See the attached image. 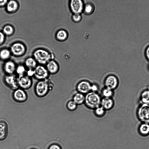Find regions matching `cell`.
<instances>
[{"mask_svg": "<svg viewBox=\"0 0 149 149\" xmlns=\"http://www.w3.org/2000/svg\"><path fill=\"white\" fill-rule=\"evenodd\" d=\"M91 85L88 81H83L78 84L77 89L79 93H88L91 90Z\"/></svg>", "mask_w": 149, "mask_h": 149, "instance_id": "8fae6325", "label": "cell"}, {"mask_svg": "<svg viewBox=\"0 0 149 149\" xmlns=\"http://www.w3.org/2000/svg\"><path fill=\"white\" fill-rule=\"evenodd\" d=\"M36 60L40 63L45 64L49 62L53 58L52 54H49L48 52L42 49L36 50L34 54Z\"/></svg>", "mask_w": 149, "mask_h": 149, "instance_id": "277c9868", "label": "cell"}, {"mask_svg": "<svg viewBox=\"0 0 149 149\" xmlns=\"http://www.w3.org/2000/svg\"><path fill=\"white\" fill-rule=\"evenodd\" d=\"M16 68L15 64L11 61L7 62L4 67V70L7 74H14L15 72Z\"/></svg>", "mask_w": 149, "mask_h": 149, "instance_id": "5bb4252c", "label": "cell"}, {"mask_svg": "<svg viewBox=\"0 0 149 149\" xmlns=\"http://www.w3.org/2000/svg\"><path fill=\"white\" fill-rule=\"evenodd\" d=\"M93 7L90 4H87L85 6V11L87 13H90L92 11Z\"/></svg>", "mask_w": 149, "mask_h": 149, "instance_id": "f546056e", "label": "cell"}, {"mask_svg": "<svg viewBox=\"0 0 149 149\" xmlns=\"http://www.w3.org/2000/svg\"><path fill=\"white\" fill-rule=\"evenodd\" d=\"M136 114L141 121L149 124V104H141L137 109Z\"/></svg>", "mask_w": 149, "mask_h": 149, "instance_id": "3957f363", "label": "cell"}, {"mask_svg": "<svg viewBox=\"0 0 149 149\" xmlns=\"http://www.w3.org/2000/svg\"><path fill=\"white\" fill-rule=\"evenodd\" d=\"M13 97L15 101L19 102H24L27 99L26 93L24 89L21 88H18L14 91Z\"/></svg>", "mask_w": 149, "mask_h": 149, "instance_id": "ba28073f", "label": "cell"}, {"mask_svg": "<svg viewBox=\"0 0 149 149\" xmlns=\"http://www.w3.org/2000/svg\"><path fill=\"white\" fill-rule=\"evenodd\" d=\"M7 1L5 0H0V6H3L7 2Z\"/></svg>", "mask_w": 149, "mask_h": 149, "instance_id": "d590c367", "label": "cell"}, {"mask_svg": "<svg viewBox=\"0 0 149 149\" xmlns=\"http://www.w3.org/2000/svg\"><path fill=\"white\" fill-rule=\"evenodd\" d=\"M54 86L52 80L49 77L40 80L36 84L35 92L38 97H42L46 95L49 92L52 90Z\"/></svg>", "mask_w": 149, "mask_h": 149, "instance_id": "6da1fadb", "label": "cell"}, {"mask_svg": "<svg viewBox=\"0 0 149 149\" xmlns=\"http://www.w3.org/2000/svg\"><path fill=\"white\" fill-rule=\"evenodd\" d=\"M26 73L27 75L31 77L34 76V70L29 69V70L26 72Z\"/></svg>", "mask_w": 149, "mask_h": 149, "instance_id": "1f68e13d", "label": "cell"}, {"mask_svg": "<svg viewBox=\"0 0 149 149\" xmlns=\"http://www.w3.org/2000/svg\"><path fill=\"white\" fill-rule=\"evenodd\" d=\"M15 72L18 75V77H19L25 74L26 72V69L22 65H19L16 68Z\"/></svg>", "mask_w": 149, "mask_h": 149, "instance_id": "7402d4cb", "label": "cell"}, {"mask_svg": "<svg viewBox=\"0 0 149 149\" xmlns=\"http://www.w3.org/2000/svg\"><path fill=\"white\" fill-rule=\"evenodd\" d=\"M25 48L22 44L17 43L14 44L11 47L12 52L16 55H20L24 52Z\"/></svg>", "mask_w": 149, "mask_h": 149, "instance_id": "4fadbf2b", "label": "cell"}, {"mask_svg": "<svg viewBox=\"0 0 149 149\" xmlns=\"http://www.w3.org/2000/svg\"><path fill=\"white\" fill-rule=\"evenodd\" d=\"M77 104L73 101L71 100L67 103V106L68 109L70 110H74L76 109Z\"/></svg>", "mask_w": 149, "mask_h": 149, "instance_id": "4316f807", "label": "cell"}, {"mask_svg": "<svg viewBox=\"0 0 149 149\" xmlns=\"http://www.w3.org/2000/svg\"><path fill=\"white\" fill-rule=\"evenodd\" d=\"M85 101L86 105L92 109H96L99 107L101 103L100 98L95 92L88 93L85 97Z\"/></svg>", "mask_w": 149, "mask_h": 149, "instance_id": "7a4b0ae2", "label": "cell"}, {"mask_svg": "<svg viewBox=\"0 0 149 149\" xmlns=\"http://www.w3.org/2000/svg\"><path fill=\"white\" fill-rule=\"evenodd\" d=\"M13 28L10 25H7L5 26L3 29L4 33L7 35L11 34L13 33Z\"/></svg>", "mask_w": 149, "mask_h": 149, "instance_id": "484cf974", "label": "cell"}, {"mask_svg": "<svg viewBox=\"0 0 149 149\" xmlns=\"http://www.w3.org/2000/svg\"><path fill=\"white\" fill-rule=\"evenodd\" d=\"M18 4L15 1H10L7 4V9L8 11L12 12L15 11L17 8Z\"/></svg>", "mask_w": 149, "mask_h": 149, "instance_id": "44dd1931", "label": "cell"}, {"mask_svg": "<svg viewBox=\"0 0 149 149\" xmlns=\"http://www.w3.org/2000/svg\"><path fill=\"white\" fill-rule=\"evenodd\" d=\"M56 36L58 39L63 40H65L67 38V34L65 31L61 30L57 33Z\"/></svg>", "mask_w": 149, "mask_h": 149, "instance_id": "603a6c76", "label": "cell"}, {"mask_svg": "<svg viewBox=\"0 0 149 149\" xmlns=\"http://www.w3.org/2000/svg\"><path fill=\"white\" fill-rule=\"evenodd\" d=\"M146 57L149 60V46L147 48L146 50Z\"/></svg>", "mask_w": 149, "mask_h": 149, "instance_id": "e575fe53", "label": "cell"}, {"mask_svg": "<svg viewBox=\"0 0 149 149\" xmlns=\"http://www.w3.org/2000/svg\"><path fill=\"white\" fill-rule=\"evenodd\" d=\"M105 112V109L102 107H98L95 109V114L98 116H103Z\"/></svg>", "mask_w": 149, "mask_h": 149, "instance_id": "83f0119b", "label": "cell"}, {"mask_svg": "<svg viewBox=\"0 0 149 149\" xmlns=\"http://www.w3.org/2000/svg\"><path fill=\"white\" fill-rule=\"evenodd\" d=\"M105 84L106 88L113 90L117 87L118 84V79L114 75H109L106 78Z\"/></svg>", "mask_w": 149, "mask_h": 149, "instance_id": "9c48e42d", "label": "cell"}, {"mask_svg": "<svg viewBox=\"0 0 149 149\" xmlns=\"http://www.w3.org/2000/svg\"><path fill=\"white\" fill-rule=\"evenodd\" d=\"M98 87L97 85L93 84L91 86V90L93 91V92H95L97 91Z\"/></svg>", "mask_w": 149, "mask_h": 149, "instance_id": "d6a6232c", "label": "cell"}, {"mask_svg": "<svg viewBox=\"0 0 149 149\" xmlns=\"http://www.w3.org/2000/svg\"><path fill=\"white\" fill-rule=\"evenodd\" d=\"M25 64L29 69L34 70L37 66L36 61L31 58L27 59L25 61Z\"/></svg>", "mask_w": 149, "mask_h": 149, "instance_id": "ffe728a7", "label": "cell"}, {"mask_svg": "<svg viewBox=\"0 0 149 149\" xmlns=\"http://www.w3.org/2000/svg\"><path fill=\"white\" fill-rule=\"evenodd\" d=\"M48 149H61V148L59 145L53 144L49 146Z\"/></svg>", "mask_w": 149, "mask_h": 149, "instance_id": "4dcf8cb0", "label": "cell"}, {"mask_svg": "<svg viewBox=\"0 0 149 149\" xmlns=\"http://www.w3.org/2000/svg\"><path fill=\"white\" fill-rule=\"evenodd\" d=\"M4 36L3 34L0 32V44L2 43L4 40Z\"/></svg>", "mask_w": 149, "mask_h": 149, "instance_id": "836d02e7", "label": "cell"}, {"mask_svg": "<svg viewBox=\"0 0 149 149\" xmlns=\"http://www.w3.org/2000/svg\"><path fill=\"white\" fill-rule=\"evenodd\" d=\"M139 132L142 136H146L149 134V124L143 123L139 127Z\"/></svg>", "mask_w": 149, "mask_h": 149, "instance_id": "ac0fdd59", "label": "cell"}, {"mask_svg": "<svg viewBox=\"0 0 149 149\" xmlns=\"http://www.w3.org/2000/svg\"><path fill=\"white\" fill-rule=\"evenodd\" d=\"M47 69L49 73L54 74L57 72L59 70V67L55 61L51 60L47 63Z\"/></svg>", "mask_w": 149, "mask_h": 149, "instance_id": "9a60e30c", "label": "cell"}, {"mask_svg": "<svg viewBox=\"0 0 149 149\" xmlns=\"http://www.w3.org/2000/svg\"><path fill=\"white\" fill-rule=\"evenodd\" d=\"M33 76L40 80L45 79L48 77L49 73L47 68L42 65L37 66L34 70Z\"/></svg>", "mask_w": 149, "mask_h": 149, "instance_id": "8992f818", "label": "cell"}, {"mask_svg": "<svg viewBox=\"0 0 149 149\" xmlns=\"http://www.w3.org/2000/svg\"><path fill=\"white\" fill-rule=\"evenodd\" d=\"M70 6L73 12L79 14L83 10V3L80 0H73L71 1Z\"/></svg>", "mask_w": 149, "mask_h": 149, "instance_id": "30bf717a", "label": "cell"}, {"mask_svg": "<svg viewBox=\"0 0 149 149\" xmlns=\"http://www.w3.org/2000/svg\"><path fill=\"white\" fill-rule=\"evenodd\" d=\"M8 132V126L7 123L4 121H0V141L6 139Z\"/></svg>", "mask_w": 149, "mask_h": 149, "instance_id": "7c38bea8", "label": "cell"}, {"mask_svg": "<svg viewBox=\"0 0 149 149\" xmlns=\"http://www.w3.org/2000/svg\"><path fill=\"white\" fill-rule=\"evenodd\" d=\"M102 107L104 109H110L112 108L114 105V102L110 98L104 97L101 101Z\"/></svg>", "mask_w": 149, "mask_h": 149, "instance_id": "2e32d148", "label": "cell"}, {"mask_svg": "<svg viewBox=\"0 0 149 149\" xmlns=\"http://www.w3.org/2000/svg\"><path fill=\"white\" fill-rule=\"evenodd\" d=\"M31 78L26 75L18 77V83L19 86L23 89L29 88L32 85Z\"/></svg>", "mask_w": 149, "mask_h": 149, "instance_id": "52a82bcc", "label": "cell"}, {"mask_svg": "<svg viewBox=\"0 0 149 149\" xmlns=\"http://www.w3.org/2000/svg\"><path fill=\"white\" fill-rule=\"evenodd\" d=\"M140 100L141 104H149V89L145 90L141 92Z\"/></svg>", "mask_w": 149, "mask_h": 149, "instance_id": "e0dca14e", "label": "cell"}, {"mask_svg": "<svg viewBox=\"0 0 149 149\" xmlns=\"http://www.w3.org/2000/svg\"><path fill=\"white\" fill-rule=\"evenodd\" d=\"M85 100V97L84 95L80 93L76 94L74 96L73 101L77 105L83 103Z\"/></svg>", "mask_w": 149, "mask_h": 149, "instance_id": "d6986e66", "label": "cell"}, {"mask_svg": "<svg viewBox=\"0 0 149 149\" xmlns=\"http://www.w3.org/2000/svg\"><path fill=\"white\" fill-rule=\"evenodd\" d=\"M102 94L105 97L110 98L113 94L112 90L106 88L102 91Z\"/></svg>", "mask_w": 149, "mask_h": 149, "instance_id": "cb8c5ba5", "label": "cell"}, {"mask_svg": "<svg viewBox=\"0 0 149 149\" xmlns=\"http://www.w3.org/2000/svg\"><path fill=\"white\" fill-rule=\"evenodd\" d=\"M10 53L9 51L7 49L2 50L0 53V56L1 58L3 59L8 58L10 56Z\"/></svg>", "mask_w": 149, "mask_h": 149, "instance_id": "d4e9b609", "label": "cell"}, {"mask_svg": "<svg viewBox=\"0 0 149 149\" xmlns=\"http://www.w3.org/2000/svg\"><path fill=\"white\" fill-rule=\"evenodd\" d=\"M6 84L11 89L15 90L18 88V77L14 74H7L4 78Z\"/></svg>", "mask_w": 149, "mask_h": 149, "instance_id": "5b68a950", "label": "cell"}, {"mask_svg": "<svg viewBox=\"0 0 149 149\" xmlns=\"http://www.w3.org/2000/svg\"><path fill=\"white\" fill-rule=\"evenodd\" d=\"M73 20L76 22L80 21L81 19V16L79 14L75 13L72 16Z\"/></svg>", "mask_w": 149, "mask_h": 149, "instance_id": "f1b7e54d", "label": "cell"}]
</instances>
